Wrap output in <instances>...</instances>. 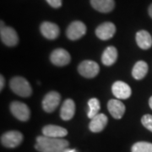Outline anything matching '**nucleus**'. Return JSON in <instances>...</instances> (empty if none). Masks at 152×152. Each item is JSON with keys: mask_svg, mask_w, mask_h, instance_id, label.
<instances>
[{"mask_svg": "<svg viewBox=\"0 0 152 152\" xmlns=\"http://www.w3.org/2000/svg\"><path fill=\"white\" fill-rule=\"evenodd\" d=\"M68 140L60 138L38 136L35 148L40 152H67L69 149Z\"/></svg>", "mask_w": 152, "mask_h": 152, "instance_id": "1", "label": "nucleus"}, {"mask_svg": "<svg viewBox=\"0 0 152 152\" xmlns=\"http://www.w3.org/2000/svg\"><path fill=\"white\" fill-rule=\"evenodd\" d=\"M12 91L21 97H28L31 96L32 89L30 83L23 77H14L10 83Z\"/></svg>", "mask_w": 152, "mask_h": 152, "instance_id": "2", "label": "nucleus"}, {"mask_svg": "<svg viewBox=\"0 0 152 152\" xmlns=\"http://www.w3.org/2000/svg\"><path fill=\"white\" fill-rule=\"evenodd\" d=\"M23 134L19 131H9L1 136V144L6 148H15L23 141Z\"/></svg>", "mask_w": 152, "mask_h": 152, "instance_id": "3", "label": "nucleus"}, {"mask_svg": "<svg viewBox=\"0 0 152 152\" xmlns=\"http://www.w3.org/2000/svg\"><path fill=\"white\" fill-rule=\"evenodd\" d=\"M0 37L2 42L8 47H14L19 42V37L15 30L10 26H4L3 21H1Z\"/></svg>", "mask_w": 152, "mask_h": 152, "instance_id": "4", "label": "nucleus"}, {"mask_svg": "<svg viewBox=\"0 0 152 152\" xmlns=\"http://www.w3.org/2000/svg\"><path fill=\"white\" fill-rule=\"evenodd\" d=\"M79 73L83 77L86 78H94L97 75L100 71V67L97 63L91 61V60H85L80 64L78 67Z\"/></svg>", "mask_w": 152, "mask_h": 152, "instance_id": "5", "label": "nucleus"}, {"mask_svg": "<svg viewBox=\"0 0 152 152\" xmlns=\"http://www.w3.org/2000/svg\"><path fill=\"white\" fill-rule=\"evenodd\" d=\"M10 111L17 119L26 122L31 117V111L26 104L20 102H13L10 104Z\"/></svg>", "mask_w": 152, "mask_h": 152, "instance_id": "6", "label": "nucleus"}, {"mask_svg": "<svg viewBox=\"0 0 152 152\" xmlns=\"http://www.w3.org/2000/svg\"><path fill=\"white\" fill-rule=\"evenodd\" d=\"M86 25L83 22L79 20L72 22L66 31L67 37L72 41H75L81 38L83 36L86 35Z\"/></svg>", "mask_w": 152, "mask_h": 152, "instance_id": "7", "label": "nucleus"}, {"mask_svg": "<svg viewBox=\"0 0 152 152\" xmlns=\"http://www.w3.org/2000/svg\"><path fill=\"white\" fill-rule=\"evenodd\" d=\"M60 101H61V96L59 93L56 91L48 92L43 98L42 108L46 113H51L54 112L56 108L58 107Z\"/></svg>", "mask_w": 152, "mask_h": 152, "instance_id": "8", "label": "nucleus"}, {"mask_svg": "<svg viewBox=\"0 0 152 152\" xmlns=\"http://www.w3.org/2000/svg\"><path fill=\"white\" fill-rule=\"evenodd\" d=\"M51 62L56 66H65L69 64L71 60L70 54L65 49L58 48L54 50L50 55Z\"/></svg>", "mask_w": 152, "mask_h": 152, "instance_id": "9", "label": "nucleus"}, {"mask_svg": "<svg viewBox=\"0 0 152 152\" xmlns=\"http://www.w3.org/2000/svg\"><path fill=\"white\" fill-rule=\"evenodd\" d=\"M114 96L118 100H125L130 97L132 91L128 84L123 81H116L112 86Z\"/></svg>", "mask_w": 152, "mask_h": 152, "instance_id": "10", "label": "nucleus"}, {"mask_svg": "<svg viewBox=\"0 0 152 152\" xmlns=\"http://www.w3.org/2000/svg\"><path fill=\"white\" fill-rule=\"evenodd\" d=\"M116 32V26L112 22H105L96 29V35L101 40H109Z\"/></svg>", "mask_w": 152, "mask_h": 152, "instance_id": "11", "label": "nucleus"}, {"mask_svg": "<svg viewBox=\"0 0 152 152\" xmlns=\"http://www.w3.org/2000/svg\"><path fill=\"white\" fill-rule=\"evenodd\" d=\"M40 31L44 37L49 40H54L59 36V27L52 22L46 21L43 22L41 26H40Z\"/></svg>", "mask_w": 152, "mask_h": 152, "instance_id": "12", "label": "nucleus"}, {"mask_svg": "<svg viewBox=\"0 0 152 152\" xmlns=\"http://www.w3.org/2000/svg\"><path fill=\"white\" fill-rule=\"evenodd\" d=\"M107 109L110 114L116 119H120L126 111L124 104L118 99H112L107 103Z\"/></svg>", "mask_w": 152, "mask_h": 152, "instance_id": "13", "label": "nucleus"}, {"mask_svg": "<svg viewBox=\"0 0 152 152\" xmlns=\"http://www.w3.org/2000/svg\"><path fill=\"white\" fill-rule=\"evenodd\" d=\"M42 134L44 136L50 138H64L68 134V131L63 127L57 125H46L42 129Z\"/></svg>", "mask_w": 152, "mask_h": 152, "instance_id": "14", "label": "nucleus"}, {"mask_svg": "<svg viewBox=\"0 0 152 152\" xmlns=\"http://www.w3.org/2000/svg\"><path fill=\"white\" fill-rule=\"evenodd\" d=\"M107 117L103 113L97 114L96 117L91 118V121L89 124L90 130L93 133H99L102 132L105 129L107 124Z\"/></svg>", "mask_w": 152, "mask_h": 152, "instance_id": "15", "label": "nucleus"}, {"mask_svg": "<svg viewBox=\"0 0 152 152\" xmlns=\"http://www.w3.org/2000/svg\"><path fill=\"white\" fill-rule=\"evenodd\" d=\"M75 113V103L72 99H67L62 105L60 110V117L64 121H69L73 118Z\"/></svg>", "mask_w": 152, "mask_h": 152, "instance_id": "16", "label": "nucleus"}, {"mask_svg": "<svg viewBox=\"0 0 152 152\" xmlns=\"http://www.w3.org/2000/svg\"><path fill=\"white\" fill-rule=\"evenodd\" d=\"M137 45L144 50L150 49L152 47V37L146 31H140L136 34Z\"/></svg>", "mask_w": 152, "mask_h": 152, "instance_id": "17", "label": "nucleus"}, {"mask_svg": "<svg viewBox=\"0 0 152 152\" xmlns=\"http://www.w3.org/2000/svg\"><path fill=\"white\" fill-rule=\"evenodd\" d=\"M91 4L96 10L102 13H109L115 6L114 0H91Z\"/></svg>", "mask_w": 152, "mask_h": 152, "instance_id": "18", "label": "nucleus"}, {"mask_svg": "<svg viewBox=\"0 0 152 152\" xmlns=\"http://www.w3.org/2000/svg\"><path fill=\"white\" fill-rule=\"evenodd\" d=\"M118 58V50L113 46L107 47L102 56V62L104 65L111 66L113 64Z\"/></svg>", "mask_w": 152, "mask_h": 152, "instance_id": "19", "label": "nucleus"}, {"mask_svg": "<svg viewBox=\"0 0 152 152\" xmlns=\"http://www.w3.org/2000/svg\"><path fill=\"white\" fill-rule=\"evenodd\" d=\"M147 72L148 64L145 61H139L134 66V69L132 70V75L135 80H140L145 78V76L147 75Z\"/></svg>", "mask_w": 152, "mask_h": 152, "instance_id": "20", "label": "nucleus"}, {"mask_svg": "<svg viewBox=\"0 0 152 152\" xmlns=\"http://www.w3.org/2000/svg\"><path fill=\"white\" fill-rule=\"evenodd\" d=\"M101 109L100 106V102L96 98H91L88 102V118H93L96 117L97 114H99V111Z\"/></svg>", "mask_w": 152, "mask_h": 152, "instance_id": "21", "label": "nucleus"}, {"mask_svg": "<svg viewBox=\"0 0 152 152\" xmlns=\"http://www.w3.org/2000/svg\"><path fill=\"white\" fill-rule=\"evenodd\" d=\"M132 152H152V144L149 142H137L131 149Z\"/></svg>", "mask_w": 152, "mask_h": 152, "instance_id": "22", "label": "nucleus"}, {"mask_svg": "<svg viewBox=\"0 0 152 152\" xmlns=\"http://www.w3.org/2000/svg\"><path fill=\"white\" fill-rule=\"evenodd\" d=\"M141 123L145 129L152 132V115L150 114L144 115L141 118Z\"/></svg>", "mask_w": 152, "mask_h": 152, "instance_id": "23", "label": "nucleus"}, {"mask_svg": "<svg viewBox=\"0 0 152 152\" xmlns=\"http://www.w3.org/2000/svg\"><path fill=\"white\" fill-rule=\"evenodd\" d=\"M48 3L49 5H51L53 8L58 9L62 6V0H46Z\"/></svg>", "mask_w": 152, "mask_h": 152, "instance_id": "24", "label": "nucleus"}, {"mask_svg": "<svg viewBox=\"0 0 152 152\" xmlns=\"http://www.w3.org/2000/svg\"><path fill=\"white\" fill-rule=\"evenodd\" d=\"M4 76L1 75L0 76V91L4 89Z\"/></svg>", "mask_w": 152, "mask_h": 152, "instance_id": "25", "label": "nucleus"}, {"mask_svg": "<svg viewBox=\"0 0 152 152\" xmlns=\"http://www.w3.org/2000/svg\"><path fill=\"white\" fill-rule=\"evenodd\" d=\"M149 15L152 18V4H151V6L149 7Z\"/></svg>", "mask_w": 152, "mask_h": 152, "instance_id": "26", "label": "nucleus"}, {"mask_svg": "<svg viewBox=\"0 0 152 152\" xmlns=\"http://www.w3.org/2000/svg\"><path fill=\"white\" fill-rule=\"evenodd\" d=\"M149 105H150V107L152 109V96L149 100Z\"/></svg>", "mask_w": 152, "mask_h": 152, "instance_id": "27", "label": "nucleus"}, {"mask_svg": "<svg viewBox=\"0 0 152 152\" xmlns=\"http://www.w3.org/2000/svg\"><path fill=\"white\" fill-rule=\"evenodd\" d=\"M67 152H78V151H76L75 149H69Z\"/></svg>", "mask_w": 152, "mask_h": 152, "instance_id": "28", "label": "nucleus"}]
</instances>
